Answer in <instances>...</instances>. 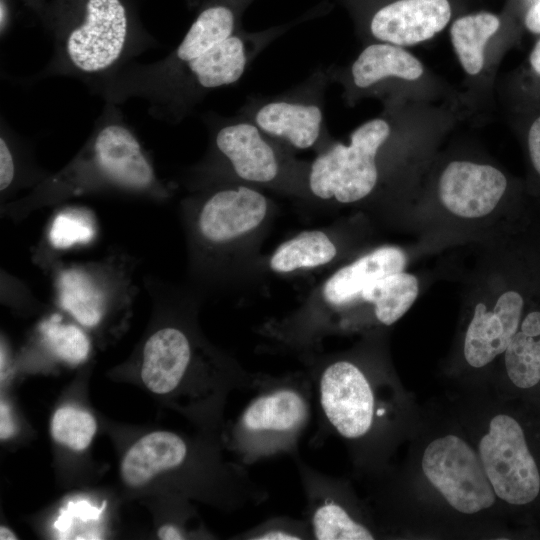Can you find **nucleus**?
Here are the masks:
<instances>
[{
    "label": "nucleus",
    "instance_id": "39448f33",
    "mask_svg": "<svg viewBox=\"0 0 540 540\" xmlns=\"http://www.w3.org/2000/svg\"><path fill=\"white\" fill-rule=\"evenodd\" d=\"M236 420L231 447L241 465L299 454L314 400L311 380L303 375L264 377Z\"/></svg>",
    "mask_w": 540,
    "mask_h": 540
},
{
    "label": "nucleus",
    "instance_id": "2eb2a0df",
    "mask_svg": "<svg viewBox=\"0 0 540 540\" xmlns=\"http://www.w3.org/2000/svg\"><path fill=\"white\" fill-rule=\"evenodd\" d=\"M523 299L518 292L507 291L489 311L478 303L464 339V356L474 368H482L504 353L519 329Z\"/></svg>",
    "mask_w": 540,
    "mask_h": 540
},
{
    "label": "nucleus",
    "instance_id": "b1692460",
    "mask_svg": "<svg viewBox=\"0 0 540 540\" xmlns=\"http://www.w3.org/2000/svg\"><path fill=\"white\" fill-rule=\"evenodd\" d=\"M61 307L80 324L96 326L104 313V296L91 276L78 268L62 271L58 278Z\"/></svg>",
    "mask_w": 540,
    "mask_h": 540
},
{
    "label": "nucleus",
    "instance_id": "cd10ccee",
    "mask_svg": "<svg viewBox=\"0 0 540 540\" xmlns=\"http://www.w3.org/2000/svg\"><path fill=\"white\" fill-rule=\"evenodd\" d=\"M78 209L62 211L53 219L49 240L56 249H67L78 243H88L94 236L90 218Z\"/></svg>",
    "mask_w": 540,
    "mask_h": 540
},
{
    "label": "nucleus",
    "instance_id": "7c9ffc66",
    "mask_svg": "<svg viewBox=\"0 0 540 540\" xmlns=\"http://www.w3.org/2000/svg\"><path fill=\"white\" fill-rule=\"evenodd\" d=\"M16 165L8 133L1 127L0 136V190H7L13 183Z\"/></svg>",
    "mask_w": 540,
    "mask_h": 540
},
{
    "label": "nucleus",
    "instance_id": "412c9836",
    "mask_svg": "<svg viewBox=\"0 0 540 540\" xmlns=\"http://www.w3.org/2000/svg\"><path fill=\"white\" fill-rule=\"evenodd\" d=\"M505 353V368L518 388L530 389L540 382V311L529 313Z\"/></svg>",
    "mask_w": 540,
    "mask_h": 540
},
{
    "label": "nucleus",
    "instance_id": "6e6552de",
    "mask_svg": "<svg viewBox=\"0 0 540 540\" xmlns=\"http://www.w3.org/2000/svg\"><path fill=\"white\" fill-rule=\"evenodd\" d=\"M329 82L327 68H319L284 93L248 98L237 114L294 148L310 149L320 143L327 144L324 107Z\"/></svg>",
    "mask_w": 540,
    "mask_h": 540
},
{
    "label": "nucleus",
    "instance_id": "f8f14e48",
    "mask_svg": "<svg viewBox=\"0 0 540 540\" xmlns=\"http://www.w3.org/2000/svg\"><path fill=\"white\" fill-rule=\"evenodd\" d=\"M204 119L214 150L236 177L261 184L280 177L283 165L278 140L239 114L224 117L210 113Z\"/></svg>",
    "mask_w": 540,
    "mask_h": 540
},
{
    "label": "nucleus",
    "instance_id": "5701e85b",
    "mask_svg": "<svg viewBox=\"0 0 540 540\" xmlns=\"http://www.w3.org/2000/svg\"><path fill=\"white\" fill-rule=\"evenodd\" d=\"M499 26V18L488 12L466 15L452 24L451 42L463 69L469 75H476L482 70L485 45Z\"/></svg>",
    "mask_w": 540,
    "mask_h": 540
},
{
    "label": "nucleus",
    "instance_id": "6ab92c4d",
    "mask_svg": "<svg viewBox=\"0 0 540 540\" xmlns=\"http://www.w3.org/2000/svg\"><path fill=\"white\" fill-rule=\"evenodd\" d=\"M189 458V445L179 435L156 431L143 436L127 451L121 464L123 481L138 487L155 475L181 468Z\"/></svg>",
    "mask_w": 540,
    "mask_h": 540
},
{
    "label": "nucleus",
    "instance_id": "a878e982",
    "mask_svg": "<svg viewBox=\"0 0 540 540\" xmlns=\"http://www.w3.org/2000/svg\"><path fill=\"white\" fill-rule=\"evenodd\" d=\"M44 341L61 360L71 364L83 362L90 350L86 334L74 325L61 324V317L53 315L40 325Z\"/></svg>",
    "mask_w": 540,
    "mask_h": 540
},
{
    "label": "nucleus",
    "instance_id": "f704fd0d",
    "mask_svg": "<svg viewBox=\"0 0 540 540\" xmlns=\"http://www.w3.org/2000/svg\"><path fill=\"white\" fill-rule=\"evenodd\" d=\"M157 535L160 539L163 540H179L185 538L182 530L174 525L162 526L158 530Z\"/></svg>",
    "mask_w": 540,
    "mask_h": 540
},
{
    "label": "nucleus",
    "instance_id": "f3484780",
    "mask_svg": "<svg viewBox=\"0 0 540 540\" xmlns=\"http://www.w3.org/2000/svg\"><path fill=\"white\" fill-rule=\"evenodd\" d=\"M330 81H339L354 93L368 91L388 79L413 81L423 74V65L401 46L374 43L365 47L346 73L327 68Z\"/></svg>",
    "mask_w": 540,
    "mask_h": 540
},
{
    "label": "nucleus",
    "instance_id": "aec40b11",
    "mask_svg": "<svg viewBox=\"0 0 540 540\" xmlns=\"http://www.w3.org/2000/svg\"><path fill=\"white\" fill-rule=\"evenodd\" d=\"M405 265L406 256L400 248L380 247L335 272L323 287L324 299L334 306L347 304L370 283L401 272Z\"/></svg>",
    "mask_w": 540,
    "mask_h": 540
},
{
    "label": "nucleus",
    "instance_id": "a211bd4d",
    "mask_svg": "<svg viewBox=\"0 0 540 540\" xmlns=\"http://www.w3.org/2000/svg\"><path fill=\"white\" fill-rule=\"evenodd\" d=\"M191 360L192 348L185 333L174 327L162 328L144 346L142 381L156 394L173 392L188 375Z\"/></svg>",
    "mask_w": 540,
    "mask_h": 540
},
{
    "label": "nucleus",
    "instance_id": "c85d7f7f",
    "mask_svg": "<svg viewBox=\"0 0 540 540\" xmlns=\"http://www.w3.org/2000/svg\"><path fill=\"white\" fill-rule=\"evenodd\" d=\"M244 540H306L312 539L304 519L278 516L267 519L245 531Z\"/></svg>",
    "mask_w": 540,
    "mask_h": 540
},
{
    "label": "nucleus",
    "instance_id": "72a5a7b5",
    "mask_svg": "<svg viewBox=\"0 0 540 540\" xmlns=\"http://www.w3.org/2000/svg\"><path fill=\"white\" fill-rule=\"evenodd\" d=\"M525 25L533 33H540V0L534 3L525 17Z\"/></svg>",
    "mask_w": 540,
    "mask_h": 540
},
{
    "label": "nucleus",
    "instance_id": "2f4dec72",
    "mask_svg": "<svg viewBox=\"0 0 540 540\" xmlns=\"http://www.w3.org/2000/svg\"><path fill=\"white\" fill-rule=\"evenodd\" d=\"M528 147L534 168L540 174V117L530 127L528 133Z\"/></svg>",
    "mask_w": 540,
    "mask_h": 540
},
{
    "label": "nucleus",
    "instance_id": "393cba45",
    "mask_svg": "<svg viewBox=\"0 0 540 540\" xmlns=\"http://www.w3.org/2000/svg\"><path fill=\"white\" fill-rule=\"evenodd\" d=\"M336 247L322 231H304L282 243L270 259L272 270L280 273L317 267L330 262Z\"/></svg>",
    "mask_w": 540,
    "mask_h": 540
},
{
    "label": "nucleus",
    "instance_id": "f03ea898",
    "mask_svg": "<svg viewBox=\"0 0 540 540\" xmlns=\"http://www.w3.org/2000/svg\"><path fill=\"white\" fill-rule=\"evenodd\" d=\"M320 434L337 435L365 460L383 448L392 429V383L347 359L324 363L309 375Z\"/></svg>",
    "mask_w": 540,
    "mask_h": 540
},
{
    "label": "nucleus",
    "instance_id": "4be33fe9",
    "mask_svg": "<svg viewBox=\"0 0 540 540\" xmlns=\"http://www.w3.org/2000/svg\"><path fill=\"white\" fill-rule=\"evenodd\" d=\"M418 292L417 278L401 271L370 283L362 290L360 296L374 305L376 319L389 326L409 310Z\"/></svg>",
    "mask_w": 540,
    "mask_h": 540
},
{
    "label": "nucleus",
    "instance_id": "e433bc0d",
    "mask_svg": "<svg viewBox=\"0 0 540 540\" xmlns=\"http://www.w3.org/2000/svg\"><path fill=\"white\" fill-rule=\"evenodd\" d=\"M0 539L1 540H14L17 539L14 533L7 527L0 528Z\"/></svg>",
    "mask_w": 540,
    "mask_h": 540
},
{
    "label": "nucleus",
    "instance_id": "1a4fd4ad",
    "mask_svg": "<svg viewBox=\"0 0 540 540\" xmlns=\"http://www.w3.org/2000/svg\"><path fill=\"white\" fill-rule=\"evenodd\" d=\"M421 468L429 483L460 513L476 514L496 501L478 452L458 435L446 434L429 442Z\"/></svg>",
    "mask_w": 540,
    "mask_h": 540
},
{
    "label": "nucleus",
    "instance_id": "473e14b6",
    "mask_svg": "<svg viewBox=\"0 0 540 540\" xmlns=\"http://www.w3.org/2000/svg\"><path fill=\"white\" fill-rule=\"evenodd\" d=\"M15 433V425L8 404L1 401L0 404V438L6 440Z\"/></svg>",
    "mask_w": 540,
    "mask_h": 540
},
{
    "label": "nucleus",
    "instance_id": "0eeeda50",
    "mask_svg": "<svg viewBox=\"0 0 540 540\" xmlns=\"http://www.w3.org/2000/svg\"><path fill=\"white\" fill-rule=\"evenodd\" d=\"M391 133V122L378 117L356 128L348 145L332 142L310 165V191L321 199L334 198L341 203L368 196L378 182L377 153Z\"/></svg>",
    "mask_w": 540,
    "mask_h": 540
},
{
    "label": "nucleus",
    "instance_id": "bb28decb",
    "mask_svg": "<svg viewBox=\"0 0 540 540\" xmlns=\"http://www.w3.org/2000/svg\"><path fill=\"white\" fill-rule=\"evenodd\" d=\"M96 428V421L90 413L72 406L59 408L51 420L54 440L73 450L87 448Z\"/></svg>",
    "mask_w": 540,
    "mask_h": 540
},
{
    "label": "nucleus",
    "instance_id": "20e7f679",
    "mask_svg": "<svg viewBox=\"0 0 540 540\" xmlns=\"http://www.w3.org/2000/svg\"><path fill=\"white\" fill-rule=\"evenodd\" d=\"M117 105L105 102L82 150L42 184L41 193L68 194L101 185L136 192L157 191L155 170Z\"/></svg>",
    "mask_w": 540,
    "mask_h": 540
},
{
    "label": "nucleus",
    "instance_id": "4468645a",
    "mask_svg": "<svg viewBox=\"0 0 540 540\" xmlns=\"http://www.w3.org/2000/svg\"><path fill=\"white\" fill-rule=\"evenodd\" d=\"M507 187L504 174L490 165L453 161L438 186L443 205L463 218L483 217L494 210Z\"/></svg>",
    "mask_w": 540,
    "mask_h": 540
},
{
    "label": "nucleus",
    "instance_id": "c9c22d12",
    "mask_svg": "<svg viewBox=\"0 0 540 540\" xmlns=\"http://www.w3.org/2000/svg\"><path fill=\"white\" fill-rule=\"evenodd\" d=\"M530 63L534 71L540 74V40L536 43L530 54Z\"/></svg>",
    "mask_w": 540,
    "mask_h": 540
},
{
    "label": "nucleus",
    "instance_id": "9b49d317",
    "mask_svg": "<svg viewBox=\"0 0 540 540\" xmlns=\"http://www.w3.org/2000/svg\"><path fill=\"white\" fill-rule=\"evenodd\" d=\"M305 494L304 520L316 540H372L376 534L348 483L292 457Z\"/></svg>",
    "mask_w": 540,
    "mask_h": 540
},
{
    "label": "nucleus",
    "instance_id": "ddd939ff",
    "mask_svg": "<svg viewBox=\"0 0 540 540\" xmlns=\"http://www.w3.org/2000/svg\"><path fill=\"white\" fill-rule=\"evenodd\" d=\"M450 18L448 0H393L374 9L366 29L378 42L410 46L435 36Z\"/></svg>",
    "mask_w": 540,
    "mask_h": 540
},
{
    "label": "nucleus",
    "instance_id": "9d476101",
    "mask_svg": "<svg viewBox=\"0 0 540 540\" xmlns=\"http://www.w3.org/2000/svg\"><path fill=\"white\" fill-rule=\"evenodd\" d=\"M478 454L496 496L522 506L540 493V472L524 430L511 415H494L478 443Z\"/></svg>",
    "mask_w": 540,
    "mask_h": 540
},
{
    "label": "nucleus",
    "instance_id": "7ed1b4c3",
    "mask_svg": "<svg viewBox=\"0 0 540 540\" xmlns=\"http://www.w3.org/2000/svg\"><path fill=\"white\" fill-rule=\"evenodd\" d=\"M290 27L285 24L258 32L239 29L199 58L137 87L127 100L141 98L155 119L179 124L208 93L239 81L256 56Z\"/></svg>",
    "mask_w": 540,
    "mask_h": 540
},
{
    "label": "nucleus",
    "instance_id": "423d86ee",
    "mask_svg": "<svg viewBox=\"0 0 540 540\" xmlns=\"http://www.w3.org/2000/svg\"><path fill=\"white\" fill-rule=\"evenodd\" d=\"M252 1L216 0L209 3L167 56L152 63L131 61L100 82L92 92L100 95L105 102L123 103L137 87L164 77L199 58L241 29V16Z\"/></svg>",
    "mask_w": 540,
    "mask_h": 540
},
{
    "label": "nucleus",
    "instance_id": "f257e3e1",
    "mask_svg": "<svg viewBox=\"0 0 540 540\" xmlns=\"http://www.w3.org/2000/svg\"><path fill=\"white\" fill-rule=\"evenodd\" d=\"M156 45L134 30L121 0H85L79 16L55 27L52 57L37 78L73 77L92 91Z\"/></svg>",
    "mask_w": 540,
    "mask_h": 540
},
{
    "label": "nucleus",
    "instance_id": "c756f323",
    "mask_svg": "<svg viewBox=\"0 0 540 540\" xmlns=\"http://www.w3.org/2000/svg\"><path fill=\"white\" fill-rule=\"evenodd\" d=\"M93 506L86 500L69 502L60 512L59 517L54 523V529L57 532L58 538L68 539L70 530L76 521L89 522L98 520L103 511V508Z\"/></svg>",
    "mask_w": 540,
    "mask_h": 540
},
{
    "label": "nucleus",
    "instance_id": "dca6fc26",
    "mask_svg": "<svg viewBox=\"0 0 540 540\" xmlns=\"http://www.w3.org/2000/svg\"><path fill=\"white\" fill-rule=\"evenodd\" d=\"M267 207L266 198L250 187L218 190L201 209L200 232L211 242H228L255 229L263 221Z\"/></svg>",
    "mask_w": 540,
    "mask_h": 540
}]
</instances>
